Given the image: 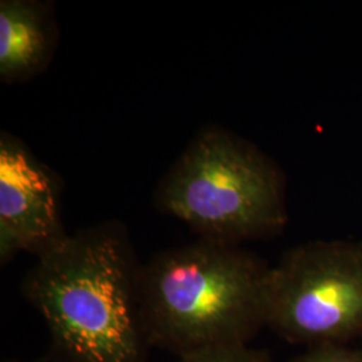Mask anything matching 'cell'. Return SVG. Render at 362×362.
<instances>
[{"mask_svg": "<svg viewBox=\"0 0 362 362\" xmlns=\"http://www.w3.org/2000/svg\"><path fill=\"white\" fill-rule=\"evenodd\" d=\"M141 269L113 227L67 235L38 257L22 288L61 361L148 362Z\"/></svg>", "mask_w": 362, "mask_h": 362, "instance_id": "cell-1", "label": "cell"}, {"mask_svg": "<svg viewBox=\"0 0 362 362\" xmlns=\"http://www.w3.org/2000/svg\"><path fill=\"white\" fill-rule=\"evenodd\" d=\"M270 267L209 239L164 251L141 269L140 299L152 348L177 358L250 345L266 326Z\"/></svg>", "mask_w": 362, "mask_h": 362, "instance_id": "cell-2", "label": "cell"}, {"mask_svg": "<svg viewBox=\"0 0 362 362\" xmlns=\"http://www.w3.org/2000/svg\"><path fill=\"white\" fill-rule=\"evenodd\" d=\"M160 202L202 239L231 245L278 233L287 219L276 169L221 130L196 137L169 173Z\"/></svg>", "mask_w": 362, "mask_h": 362, "instance_id": "cell-3", "label": "cell"}, {"mask_svg": "<svg viewBox=\"0 0 362 362\" xmlns=\"http://www.w3.org/2000/svg\"><path fill=\"white\" fill-rule=\"evenodd\" d=\"M266 326L309 348L362 337V242H309L270 267Z\"/></svg>", "mask_w": 362, "mask_h": 362, "instance_id": "cell-4", "label": "cell"}, {"mask_svg": "<svg viewBox=\"0 0 362 362\" xmlns=\"http://www.w3.org/2000/svg\"><path fill=\"white\" fill-rule=\"evenodd\" d=\"M67 236L49 170L13 137L0 141V257H40Z\"/></svg>", "mask_w": 362, "mask_h": 362, "instance_id": "cell-5", "label": "cell"}, {"mask_svg": "<svg viewBox=\"0 0 362 362\" xmlns=\"http://www.w3.org/2000/svg\"><path fill=\"white\" fill-rule=\"evenodd\" d=\"M52 25L45 7L34 1L0 3V77L26 78L38 71L52 50Z\"/></svg>", "mask_w": 362, "mask_h": 362, "instance_id": "cell-6", "label": "cell"}, {"mask_svg": "<svg viewBox=\"0 0 362 362\" xmlns=\"http://www.w3.org/2000/svg\"><path fill=\"white\" fill-rule=\"evenodd\" d=\"M177 362H272L264 350L251 348L250 345H235L207 350L194 356L182 357Z\"/></svg>", "mask_w": 362, "mask_h": 362, "instance_id": "cell-7", "label": "cell"}, {"mask_svg": "<svg viewBox=\"0 0 362 362\" xmlns=\"http://www.w3.org/2000/svg\"><path fill=\"white\" fill-rule=\"evenodd\" d=\"M291 362H362V349L349 345L314 346Z\"/></svg>", "mask_w": 362, "mask_h": 362, "instance_id": "cell-8", "label": "cell"}, {"mask_svg": "<svg viewBox=\"0 0 362 362\" xmlns=\"http://www.w3.org/2000/svg\"><path fill=\"white\" fill-rule=\"evenodd\" d=\"M10 362H21V361H10Z\"/></svg>", "mask_w": 362, "mask_h": 362, "instance_id": "cell-9", "label": "cell"}]
</instances>
